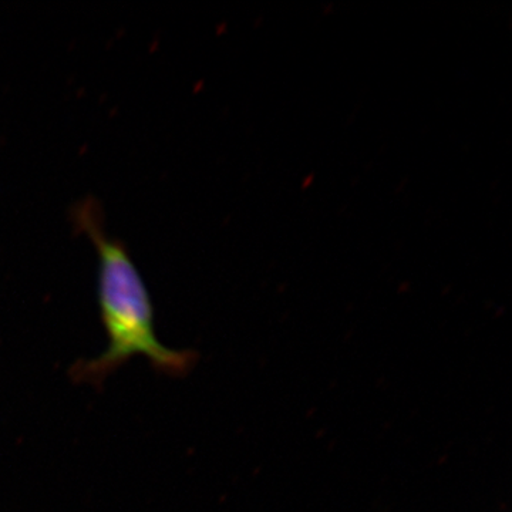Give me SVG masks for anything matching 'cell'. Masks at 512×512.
Returning <instances> with one entry per match:
<instances>
[{"label": "cell", "instance_id": "obj_1", "mask_svg": "<svg viewBox=\"0 0 512 512\" xmlns=\"http://www.w3.org/2000/svg\"><path fill=\"white\" fill-rule=\"evenodd\" d=\"M76 217L99 255V306L109 343L100 356L73 366L74 379L99 386L134 356L146 357L158 372L168 376L190 372L194 353L167 348L157 338L146 282L126 247L107 237L101 228L99 208L92 201L83 202Z\"/></svg>", "mask_w": 512, "mask_h": 512}]
</instances>
